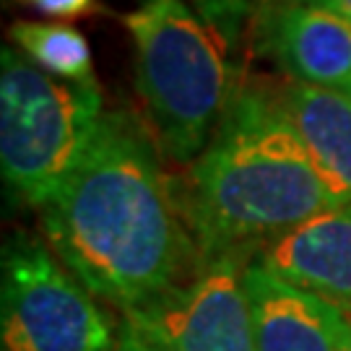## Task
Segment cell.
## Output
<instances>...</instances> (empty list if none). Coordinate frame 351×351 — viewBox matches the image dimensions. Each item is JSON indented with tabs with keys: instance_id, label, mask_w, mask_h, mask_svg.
I'll return each instance as SVG.
<instances>
[{
	"instance_id": "13",
	"label": "cell",
	"mask_w": 351,
	"mask_h": 351,
	"mask_svg": "<svg viewBox=\"0 0 351 351\" xmlns=\"http://www.w3.org/2000/svg\"><path fill=\"white\" fill-rule=\"evenodd\" d=\"M26 8H32L39 16L47 19H63V21H73V19H86L101 11L99 0H16Z\"/></svg>"
},
{
	"instance_id": "6",
	"label": "cell",
	"mask_w": 351,
	"mask_h": 351,
	"mask_svg": "<svg viewBox=\"0 0 351 351\" xmlns=\"http://www.w3.org/2000/svg\"><path fill=\"white\" fill-rule=\"evenodd\" d=\"M245 247L201 255L177 287L120 315V351H255Z\"/></svg>"
},
{
	"instance_id": "1",
	"label": "cell",
	"mask_w": 351,
	"mask_h": 351,
	"mask_svg": "<svg viewBox=\"0 0 351 351\" xmlns=\"http://www.w3.org/2000/svg\"><path fill=\"white\" fill-rule=\"evenodd\" d=\"M162 156L143 120L107 112L84 159L39 208L52 252L117 315L162 297L201 261Z\"/></svg>"
},
{
	"instance_id": "7",
	"label": "cell",
	"mask_w": 351,
	"mask_h": 351,
	"mask_svg": "<svg viewBox=\"0 0 351 351\" xmlns=\"http://www.w3.org/2000/svg\"><path fill=\"white\" fill-rule=\"evenodd\" d=\"M261 58L276 63L289 81L351 91V21L336 13L274 0L250 29Z\"/></svg>"
},
{
	"instance_id": "8",
	"label": "cell",
	"mask_w": 351,
	"mask_h": 351,
	"mask_svg": "<svg viewBox=\"0 0 351 351\" xmlns=\"http://www.w3.org/2000/svg\"><path fill=\"white\" fill-rule=\"evenodd\" d=\"M255 351H346L351 315L278 278L258 258L245 268Z\"/></svg>"
},
{
	"instance_id": "3",
	"label": "cell",
	"mask_w": 351,
	"mask_h": 351,
	"mask_svg": "<svg viewBox=\"0 0 351 351\" xmlns=\"http://www.w3.org/2000/svg\"><path fill=\"white\" fill-rule=\"evenodd\" d=\"M146 128L175 164H193L224 117L234 81L226 47L185 0H141L123 16Z\"/></svg>"
},
{
	"instance_id": "4",
	"label": "cell",
	"mask_w": 351,
	"mask_h": 351,
	"mask_svg": "<svg viewBox=\"0 0 351 351\" xmlns=\"http://www.w3.org/2000/svg\"><path fill=\"white\" fill-rule=\"evenodd\" d=\"M99 81H60L21 50H0V169L16 198L42 208L84 159L104 120Z\"/></svg>"
},
{
	"instance_id": "9",
	"label": "cell",
	"mask_w": 351,
	"mask_h": 351,
	"mask_svg": "<svg viewBox=\"0 0 351 351\" xmlns=\"http://www.w3.org/2000/svg\"><path fill=\"white\" fill-rule=\"evenodd\" d=\"M258 261L294 287L351 315V203H339L268 239Z\"/></svg>"
},
{
	"instance_id": "2",
	"label": "cell",
	"mask_w": 351,
	"mask_h": 351,
	"mask_svg": "<svg viewBox=\"0 0 351 351\" xmlns=\"http://www.w3.org/2000/svg\"><path fill=\"white\" fill-rule=\"evenodd\" d=\"M201 255L268 242L343 201L278 101V88L237 86L180 188Z\"/></svg>"
},
{
	"instance_id": "10",
	"label": "cell",
	"mask_w": 351,
	"mask_h": 351,
	"mask_svg": "<svg viewBox=\"0 0 351 351\" xmlns=\"http://www.w3.org/2000/svg\"><path fill=\"white\" fill-rule=\"evenodd\" d=\"M278 101L320 172L343 201H351V97L287 81L278 86Z\"/></svg>"
},
{
	"instance_id": "12",
	"label": "cell",
	"mask_w": 351,
	"mask_h": 351,
	"mask_svg": "<svg viewBox=\"0 0 351 351\" xmlns=\"http://www.w3.org/2000/svg\"><path fill=\"white\" fill-rule=\"evenodd\" d=\"M271 3L274 0H195V8L221 45L232 50Z\"/></svg>"
},
{
	"instance_id": "15",
	"label": "cell",
	"mask_w": 351,
	"mask_h": 351,
	"mask_svg": "<svg viewBox=\"0 0 351 351\" xmlns=\"http://www.w3.org/2000/svg\"><path fill=\"white\" fill-rule=\"evenodd\" d=\"M346 351H351V346H349V349H346Z\"/></svg>"
},
{
	"instance_id": "11",
	"label": "cell",
	"mask_w": 351,
	"mask_h": 351,
	"mask_svg": "<svg viewBox=\"0 0 351 351\" xmlns=\"http://www.w3.org/2000/svg\"><path fill=\"white\" fill-rule=\"evenodd\" d=\"M8 37L16 50H21L32 63L60 81H97L88 39L75 26L60 21H13Z\"/></svg>"
},
{
	"instance_id": "16",
	"label": "cell",
	"mask_w": 351,
	"mask_h": 351,
	"mask_svg": "<svg viewBox=\"0 0 351 351\" xmlns=\"http://www.w3.org/2000/svg\"><path fill=\"white\" fill-rule=\"evenodd\" d=\"M349 97H351V91H349Z\"/></svg>"
},
{
	"instance_id": "14",
	"label": "cell",
	"mask_w": 351,
	"mask_h": 351,
	"mask_svg": "<svg viewBox=\"0 0 351 351\" xmlns=\"http://www.w3.org/2000/svg\"><path fill=\"white\" fill-rule=\"evenodd\" d=\"M294 3L317 5V8H326V11L336 13V16H341V19H349L351 21V0H294Z\"/></svg>"
},
{
	"instance_id": "5",
	"label": "cell",
	"mask_w": 351,
	"mask_h": 351,
	"mask_svg": "<svg viewBox=\"0 0 351 351\" xmlns=\"http://www.w3.org/2000/svg\"><path fill=\"white\" fill-rule=\"evenodd\" d=\"M3 351H120L123 323L52 252L45 237L19 232L3 247Z\"/></svg>"
}]
</instances>
